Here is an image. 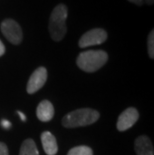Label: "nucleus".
Returning <instances> with one entry per match:
<instances>
[{
	"label": "nucleus",
	"mask_w": 154,
	"mask_h": 155,
	"mask_svg": "<svg viewBox=\"0 0 154 155\" xmlns=\"http://www.w3.org/2000/svg\"><path fill=\"white\" fill-rule=\"evenodd\" d=\"M107 39V32L104 29L94 28L84 33L79 39L78 45L81 48H86L89 46L99 45L105 42Z\"/></svg>",
	"instance_id": "5"
},
{
	"label": "nucleus",
	"mask_w": 154,
	"mask_h": 155,
	"mask_svg": "<svg viewBox=\"0 0 154 155\" xmlns=\"http://www.w3.org/2000/svg\"><path fill=\"white\" fill-rule=\"evenodd\" d=\"M108 60V54L103 50H88L78 55L76 63L81 70L95 72L103 66Z\"/></svg>",
	"instance_id": "3"
},
{
	"label": "nucleus",
	"mask_w": 154,
	"mask_h": 155,
	"mask_svg": "<svg viewBox=\"0 0 154 155\" xmlns=\"http://www.w3.org/2000/svg\"><path fill=\"white\" fill-rule=\"evenodd\" d=\"M0 155H8L7 146L2 142H0Z\"/></svg>",
	"instance_id": "15"
},
{
	"label": "nucleus",
	"mask_w": 154,
	"mask_h": 155,
	"mask_svg": "<svg viewBox=\"0 0 154 155\" xmlns=\"http://www.w3.org/2000/svg\"><path fill=\"white\" fill-rule=\"evenodd\" d=\"M1 31L6 39L12 44H19L23 38L21 27L13 19H5L1 23Z\"/></svg>",
	"instance_id": "4"
},
{
	"label": "nucleus",
	"mask_w": 154,
	"mask_h": 155,
	"mask_svg": "<svg viewBox=\"0 0 154 155\" xmlns=\"http://www.w3.org/2000/svg\"><path fill=\"white\" fill-rule=\"evenodd\" d=\"M99 112L90 108H81L70 112L62 118V125L67 128L87 126L99 119Z\"/></svg>",
	"instance_id": "1"
},
{
	"label": "nucleus",
	"mask_w": 154,
	"mask_h": 155,
	"mask_svg": "<svg viewBox=\"0 0 154 155\" xmlns=\"http://www.w3.org/2000/svg\"><path fill=\"white\" fill-rule=\"evenodd\" d=\"M19 155H39L37 146L33 139L28 138V139L24 140V142L21 145Z\"/></svg>",
	"instance_id": "11"
},
{
	"label": "nucleus",
	"mask_w": 154,
	"mask_h": 155,
	"mask_svg": "<svg viewBox=\"0 0 154 155\" xmlns=\"http://www.w3.org/2000/svg\"><path fill=\"white\" fill-rule=\"evenodd\" d=\"M17 114L19 115V117L21 118V120H22V121H26V116H25V115H24L23 113H22V112L18 111V112H17Z\"/></svg>",
	"instance_id": "18"
},
{
	"label": "nucleus",
	"mask_w": 154,
	"mask_h": 155,
	"mask_svg": "<svg viewBox=\"0 0 154 155\" xmlns=\"http://www.w3.org/2000/svg\"><path fill=\"white\" fill-rule=\"evenodd\" d=\"M5 53V46L2 43V41L0 40V57Z\"/></svg>",
	"instance_id": "17"
},
{
	"label": "nucleus",
	"mask_w": 154,
	"mask_h": 155,
	"mask_svg": "<svg viewBox=\"0 0 154 155\" xmlns=\"http://www.w3.org/2000/svg\"><path fill=\"white\" fill-rule=\"evenodd\" d=\"M147 48H148V55L149 57L153 59L154 57V31L151 32L148 35V41H147Z\"/></svg>",
	"instance_id": "13"
},
{
	"label": "nucleus",
	"mask_w": 154,
	"mask_h": 155,
	"mask_svg": "<svg viewBox=\"0 0 154 155\" xmlns=\"http://www.w3.org/2000/svg\"><path fill=\"white\" fill-rule=\"evenodd\" d=\"M1 125L4 128H10V126H11V123L9 121H7V120H2V122H1Z\"/></svg>",
	"instance_id": "16"
},
{
	"label": "nucleus",
	"mask_w": 154,
	"mask_h": 155,
	"mask_svg": "<svg viewBox=\"0 0 154 155\" xmlns=\"http://www.w3.org/2000/svg\"><path fill=\"white\" fill-rule=\"evenodd\" d=\"M41 143L44 152L47 155H56L58 151V145L53 134L49 131H44L41 134Z\"/></svg>",
	"instance_id": "9"
},
{
	"label": "nucleus",
	"mask_w": 154,
	"mask_h": 155,
	"mask_svg": "<svg viewBox=\"0 0 154 155\" xmlns=\"http://www.w3.org/2000/svg\"><path fill=\"white\" fill-rule=\"evenodd\" d=\"M139 118V113L135 108L129 107L120 114L117 120V129L119 131H126L136 123Z\"/></svg>",
	"instance_id": "7"
},
{
	"label": "nucleus",
	"mask_w": 154,
	"mask_h": 155,
	"mask_svg": "<svg viewBox=\"0 0 154 155\" xmlns=\"http://www.w3.org/2000/svg\"><path fill=\"white\" fill-rule=\"evenodd\" d=\"M37 118L42 122L50 121L54 116V107L50 101L43 100L38 104L36 109Z\"/></svg>",
	"instance_id": "8"
},
{
	"label": "nucleus",
	"mask_w": 154,
	"mask_h": 155,
	"mask_svg": "<svg viewBox=\"0 0 154 155\" xmlns=\"http://www.w3.org/2000/svg\"><path fill=\"white\" fill-rule=\"evenodd\" d=\"M47 80V70L45 67H38L30 75V78L27 83V92L29 94H33L37 92L39 89L43 87Z\"/></svg>",
	"instance_id": "6"
},
{
	"label": "nucleus",
	"mask_w": 154,
	"mask_h": 155,
	"mask_svg": "<svg viewBox=\"0 0 154 155\" xmlns=\"http://www.w3.org/2000/svg\"><path fill=\"white\" fill-rule=\"evenodd\" d=\"M67 155H93V151L90 147L81 145V146L73 147L68 151Z\"/></svg>",
	"instance_id": "12"
},
{
	"label": "nucleus",
	"mask_w": 154,
	"mask_h": 155,
	"mask_svg": "<svg viewBox=\"0 0 154 155\" xmlns=\"http://www.w3.org/2000/svg\"><path fill=\"white\" fill-rule=\"evenodd\" d=\"M135 151L137 155H153L154 149L151 140L148 136L142 135L135 140Z\"/></svg>",
	"instance_id": "10"
},
{
	"label": "nucleus",
	"mask_w": 154,
	"mask_h": 155,
	"mask_svg": "<svg viewBox=\"0 0 154 155\" xmlns=\"http://www.w3.org/2000/svg\"><path fill=\"white\" fill-rule=\"evenodd\" d=\"M68 9L64 4H58L53 9L49 19V32L54 41H60L66 34Z\"/></svg>",
	"instance_id": "2"
},
{
	"label": "nucleus",
	"mask_w": 154,
	"mask_h": 155,
	"mask_svg": "<svg viewBox=\"0 0 154 155\" xmlns=\"http://www.w3.org/2000/svg\"><path fill=\"white\" fill-rule=\"evenodd\" d=\"M128 1L131 3H134V4H136V5L141 6L144 3H147L148 5H152L154 0H128Z\"/></svg>",
	"instance_id": "14"
}]
</instances>
